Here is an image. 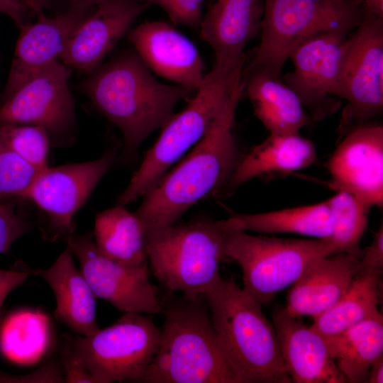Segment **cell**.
<instances>
[{
	"mask_svg": "<svg viewBox=\"0 0 383 383\" xmlns=\"http://www.w3.org/2000/svg\"><path fill=\"white\" fill-rule=\"evenodd\" d=\"M80 89L121 131L123 159H130L143 141L162 128L176 104L191 91L160 82L135 50L115 55L88 74Z\"/></svg>",
	"mask_w": 383,
	"mask_h": 383,
	"instance_id": "obj_1",
	"label": "cell"
},
{
	"mask_svg": "<svg viewBox=\"0 0 383 383\" xmlns=\"http://www.w3.org/2000/svg\"><path fill=\"white\" fill-rule=\"evenodd\" d=\"M242 95L226 104L192 152L143 195L135 213L146 230L175 223L192 206L225 187L239 160L233 126Z\"/></svg>",
	"mask_w": 383,
	"mask_h": 383,
	"instance_id": "obj_2",
	"label": "cell"
},
{
	"mask_svg": "<svg viewBox=\"0 0 383 383\" xmlns=\"http://www.w3.org/2000/svg\"><path fill=\"white\" fill-rule=\"evenodd\" d=\"M158 350L141 382L237 383L204 296H168Z\"/></svg>",
	"mask_w": 383,
	"mask_h": 383,
	"instance_id": "obj_3",
	"label": "cell"
},
{
	"mask_svg": "<svg viewBox=\"0 0 383 383\" xmlns=\"http://www.w3.org/2000/svg\"><path fill=\"white\" fill-rule=\"evenodd\" d=\"M204 296L237 383H292L261 305L232 277L221 278Z\"/></svg>",
	"mask_w": 383,
	"mask_h": 383,
	"instance_id": "obj_4",
	"label": "cell"
},
{
	"mask_svg": "<svg viewBox=\"0 0 383 383\" xmlns=\"http://www.w3.org/2000/svg\"><path fill=\"white\" fill-rule=\"evenodd\" d=\"M243 69L213 65L187 106L174 113L148 151L117 204L126 206L147 193L167 170L208 132L226 104L244 93Z\"/></svg>",
	"mask_w": 383,
	"mask_h": 383,
	"instance_id": "obj_5",
	"label": "cell"
},
{
	"mask_svg": "<svg viewBox=\"0 0 383 383\" xmlns=\"http://www.w3.org/2000/svg\"><path fill=\"white\" fill-rule=\"evenodd\" d=\"M223 221L202 218L187 224L146 230L148 260L156 279L173 294L204 296L222 278L219 267L230 262L224 252Z\"/></svg>",
	"mask_w": 383,
	"mask_h": 383,
	"instance_id": "obj_6",
	"label": "cell"
},
{
	"mask_svg": "<svg viewBox=\"0 0 383 383\" xmlns=\"http://www.w3.org/2000/svg\"><path fill=\"white\" fill-rule=\"evenodd\" d=\"M160 338L161 330L150 316L126 312L89 335L64 334L60 349L74 359L94 383L141 382Z\"/></svg>",
	"mask_w": 383,
	"mask_h": 383,
	"instance_id": "obj_7",
	"label": "cell"
},
{
	"mask_svg": "<svg viewBox=\"0 0 383 383\" xmlns=\"http://www.w3.org/2000/svg\"><path fill=\"white\" fill-rule=\"evenodd\" d=\"M223 223L224 252L240 265L243 289L261 306L292 286L316 260L333 255L325 240L253 235Z\"/></svg>",
	"mask_w": 383,
	"mask_h": 383,
	"instance_id": "obj_8",
	"label": "cell"
},
{
	"mask_svg": "<svg viewBox=\"0 0 383 383\" xmlns=\"http://www.w3.org/2000/svg\"><path fill=\"white\" fill-rule=\"evenodd\" d=\"M362 0H265L260 42L248 69L281 76L291 52L318 33L352 32L362 21Z\"/></svg>",
	"mask_w": 383,
	"mask_h": 383,
	"instance_id": "obj_9",
	"label": "cell"
},
{
	"mask_svg": "<svg viewBox=\"0 0 383 383\" xmlns=\"http://www.w3.org/2000/svg\"><path fill=\"white\" fill-rule=\"evenodd\" d=\"M335 96L348 101L340 122L341 134L367 124L383 110V18L364 11L348 36Z\"/></svg>",
	"mask_w": 383,
	"mask_h": 383,
	"instance_id": "obj_10",
	"label": "cell"
},
{
	"mask_svg": "<svg viewBox=\"0 0 383 383\" xmlns=\"http://www.w3.org/2000/svg\"><path fill=\"white\" fill-rule=\"evenodd\" d=\"M68 66L58 60L38 72L0 106V124L43 128L51 146H71L76 139L77 116L68 85Z\"/></svg>",
	"mask_w": 383,
	"mask_h": 383,
	"instance_id": "obj_11",
	"label": "cell"
},
{
	"mask_svg": "<svg viewBox=\"0 0 383 383\" xmlns=\"http://www.w3.org/2000/svg\"><path fill=\"white\" fill-rule=\"evenodd\" d=\"M109 150L99 157L39 172L20 199L35 204L45 215L42 237L48 242L67 240L74 233L73 218L116 158Z\"/></svg>",
	"mask_w": 383,
	"mask_h": 383,
	"instance_id": "obj_12",
	"label": "cell"
},
{
	"mask_svg": "<svg viewBox=\"0 0 383 383\" xmlns=\"http://www.w3.org/2000/svg\"><path fill=\"white\" fill-rule=\"evenodd\" d=\"M351 32L331 30L318 33L299 43L290 53L294 70L284 81L298 95L311 119L335 112L340 101L334 98Z\"/></svg>",
	"mask_w": 383,
	"mask_h": 383,
	"instance_id": "obj_13",
	"label": "cell"
},
{
	"mask_svg": "<svg viewBox=\"0 0 383 383\" xmlns=\"http://www.w3.org/2000/svg\"><path fill=\"white\" fill-rule=\"evenodd\" d=\"M66 242L96 298L125 313H161L162 302L150 282L148 263L129 266L106 257L97 249L91 233H73Z\"/></svg>",
	"mask_w": 383,
	"mask_h": 383,
	"instance_id": "obj_14",
	"label": "cell"
},
{
	"mask_svg": "<svg viewBox=\"0 0 383 383\" xmlns=\"http://www.w3.org/2000/svg\"><path fill=\"white\" fill-rule=\"evenodd\" d=\"M330 188L344 191L366 207L383 204V127L365 124L346 133L328 162Z\"/></svg>",
	"mask_w": 383,
	"mask_h": 383,
	"instance_id": "obj_15",
	"label": "cell"
},
{
	"mask_svg": "<svg viewBox=\"0 0 383 383\" xmlns=\"http://www.w3.org/2000/svg\"><path fill=\"white\" fill-rule=\"evenodd\" d=\"M128 39L155 74L190 91L202 84L206 74L197 48L170 23L145 22L130 30Z\"/></svg>",
	"mask_w": 383,
	"mask_h": 383,
	"instance_id": "obj_16",
	"label": "cell"
},
{
	"mask_svg": "<svg viewBox=\"0 0 383 383\" xmlns=\"http://www.w3.org/2000/svg\"><path fill=\"white\" fill-rule=\"evenodd\" d=\"M150 6L139 0H109L98 4L68 41L60 57L62 62L89 74Z\"/></svg>",
	"mask_w": 383,
	"mask_h": 383,
	"instance_id": "obj_17",
	"label": "cell"
},
{
	"mask_svg": "<svg viewBox=\"0 0 383 383\" xmlns=\"http://www.w3.org/2000/svg\"><path fill=\"white\" fill-rule=\"evenodd\" d=\"M96 6L36 18L21 30L2 101L27 80L60 58L68 41Z\"/></svg>",
	"mask_w": 383,
	"mask_h": 383,
	"instance_id": "obj_18",
	"label": "cell"
},
{
	"mask_svg": "<svg viewBox=\"0 0 383 383\" xmlns=\"http://www.w3.org/2000/svg\"><path fill=\"white\" fill-rule=\"evenodd\" d=\"M265 0H209L199 26L211 46L213 65L243 69L244 48L260 30Z\"/></svg>",
	"mask_w": 383,
	"mask_h": 383,
	"instance_id": "obj_19",
	"label": "cell"
},
{
	"mask_svg": "<svg viewBox=\"0 0 383 383\" xmlns=\"http://www.w3.org/2000/svg\"><path fill=\"white\" fill-rule=\"evenodd\" d=\"M284 368L294 383H344L324 338L277 306L272 314Z\"/></svg>",
	"mask_w": 383,
	"mask_h": 383,
	"instance_id": "obj_20",
	"label": "cell"
},
{
	"mask_svg": "<svg viewBox=\"0 0 383 383\" xmlns=\"http://www.w3.org/2000/svg\"><path fill=\"white\" fill-rule=\"evenodd\" d=\"M316 260L292 285L284 307L288 313L313 318L332 307L355 278L357 257L340 252Z\"/></svg>",
	"mask_w": 383,
	"mask_h": 383,
	"instance_id": "obj_21",
	"label": "cell"
},
{
	"mask_svg": "<svg viewBox=\"0 0 383 383\" xmlns=\"http://www.w3.org/2000/svg\"><path fill=\"white\" fill-rule=\"evenodd\" d=\"M32 272L43 279L53 292L57 320L81 335H89L99 329L96 318V297L84 274L75 266L73 253L67 245L51 266Z\"/></svg>",
	"mask_w": 383,
	"mask_h": 383,
	"instance_id": "obj_22",
	"label": "cell"
},
{
	"mask_svg": "<svg viewBox=\"0 0 383 383\" xmlns=\"http://www.w3.org/2000/svg\"><path fill=\"white\" fill-rule=\"evenodd\" d=\"M244 91L257 118L271 134L299 133L311 118L295 91L265 69L243 70Z\"/></svg>",
	"mask_w": 383,
	"mask_h": 383,
	"instance_id": "obj_23",
	"label": "cell"
},
{
	"mask_svg": "<svg viewBox=\"0 0 383 383\" xmlns=\"http://www.w3.org/2000/svg\"><path fill=\"white\" fill-rule=\"evenodd\" d=\"M316 160L314 144L299 133L270 134L239 158L226 186L231 192L265 174H289L311 165Z\"/></svg>",
	"mask_w": 383,
	"mask_h": 383,
	"instance_id": "obj_24",
	"label": "cell"
},
{
	"mask_svg": "<svg viewBox=\"0 0 383 383\" xmlns=\"http://www.w3.org/2000/svg\"><path fill=\"white\" fill-rule=\"evenodd\" d=\"M346 382L367 383L371 365L383 355L382 313L335 335L323 337Z\"/></svg>",
	"mask_w": 383,
	"mask_h": 383,
	"instance_id": "obj_25",
	"label": "cell"
},
{
	"mask_svg": "<svg viewBox=\"0 0 383 383\" xmlns=\"http://www.w3.org/2000/svg\"><path fill=\"white\" fill-rule=\"evenodd\" d=\"M230 228L262 233H296L328 239L333 227L331 211L326 201L294 208L260 213H233L223 220Z\"/></svg>",
	"mask_w": 383,
	"mask_h": 383,
	"instance_id": "obj_26",
	"label": "cell"
},
{
	"mask_svg": "<svg viewBox=\"0 0 383 383\" xmlns=\"http://www.w3.org/2000/svg\"><path fill=\"white\" fill-rule=\"evenodd\" d=\"M93 237L99 252L114 261L129 266L148 263L146 229L124 206L117 204L99 213Z\"/></svg>",
	"mask_w": 383,
	"mask_h": 383,
	"instance_id": "obj_27",
	"label": "cell"
},
{
	"mask_svg": "<svg viewBox=\"0 0 383 383\" xmlns=\"http://www.w3.org/2000/svg\"><path fill=\"white\" fill-rule=\"evenodd\" d=\"M382 292V274L355 277L341 298L329 309L313 318L311 328L328 337L381 313L378 309Z\"/></svg>",
	"mask_w": 383,
	"mask_h": 383,
	"instance_id": "obj_28",
	"label": "cell"
},
{
	"mask_svg": "<svg viewBox=\"0 0 383 383\" xmlns=\"http://www.w3.org/2000/svg\"><path fill=\"white\" fill-rule=\"evenodd\" d=\"M52 338L49 318L42 311L21 309L9 313L0 328V352L9 361L32 364L48 350Z\"/></svg>",
	"mask_w": 383,
	"mask_h": 383,
	"instance_id": "obj_29",
	"label": "cell"
},
{
	"mask_svg": "<svg viewBox=\"0 0 383 383\" xmlns=\"http://www.w3.org/2000/svg\"><path fill=\"white\" fill-rule=\"evenodd\" d=\"M333 219V232L325 240L333 254L346 252L361 259L363 250L360 243L367 227L370 210L360 201L344 191L326 200Z\"/></svg>",
	"mask_w": 383,
	"mask_h": 383,
	"instance_id": "obj_30",
	"label": "cell"
},
{
	"mask_svg": "<svg viewBox=\"0 0 383 383\" xmlns=\"http://www.w3.org/2000/svg\"><path fill=\"white\" fill-rule=\"evenodd\" d=\"M0 131L9 147L30 165L39 172L49 167L51 144L43 128L33 125L0 124Z\"/></svg>",
	"mask_w": 383,
	"mask_h": 383,
	"instance_id": "obj_31",
	"label": "cell"
},
{
	"mask_svg": "<svg viewBox=\"0 0 383 383\" xmlns=\"http://www.w3.org/2000/svg\"><path fill=\"white\" fill-rule=\"evenodd\" d=\"M38 172L9 147L0 131V200L20 199Z\"/></svg>",
	"mask_w": 383,
	"mask_h": 383,
	"instance_id": "obj_32",
	"label": "cell"
},
{
	"mask_svg": "<svg viewBox=\"0 0 383 383\" xmlns=\"http://www.w3.org/2000/svg\"><path fill=\"white\" fill-rule=\"evenodd\" d=\"M33 224L11 201L0 200V254L8 253L13 243L30 231Z\"/></svg>",
	"mask_w": 383,
	"mask_h": 383,
	"instance_id": "obj_33",
	"label": "cell"
},
{
	"mask_svg": "<svg viewBox=\"0 0 383 383\" xmlns=\"http://www.w3.org/2000/svg\"><path fill=\"white\" fill-rule=\"evenodd\" d=\"M160 7L171 22L198 29L203 17L204 0H147Z\"/></svg>",
	"mask_w": 383,
	"mask_h": 383,
	"instance_id": "obj_34",
	"label": "cell"
},
{
	"mask_svg": "<svg viewBox=\"0 0 383 383\" xmlns=\"http://www.w3.org/2000/svg\"><path fill=\"white\" fill-rule=\"evenodd\" d=\"M45 0H0V13L13 21L21 30L42 14L45 13Z\"/></svg>",
	"mask_w": 383,
	"mask_h": 383,
	"instance_id": "obj_35",
	"label": "cell"
},
{
	"mask_svg": "<svg viewBox=\"0 0 383 383\" xmlns=\"http://www.w3.org/2000/svg\"><path fill=\"white\" fill-rule=\"evenodd\" d=\"M383 272V226L381 223L369 246L363 250L355 277Z\"/></svg>",
	"mask_w": 383,
	"mask_h": 383,
	"instance_id": "obj_36",
	"label": "cell"
},
{
	"mask_svg": "<svg viewBox=\"0 0 383 383\" xmlns=\"http://www.w3.org/2000/svg\"><path fill=\"white\" fill-rule=\"evenodd\" d=\"M32 271L26 269H0V309L9 294L21 284Z\"/></svg>",
	"mask_w": 383,
	"mask_h": 383,
	"instance_id": "obj_37",
	"label": "cell"
},
{
	"mask_svg": "<svg viewBox=\"0 0 383 383\" xmlns=\"http://www.w3.org/2000/svg\"><path fill=\"white\" fill-rule=\"evenodd\" d=\"M47 11L54 12L55 14L72 9H86L96 6L98 4L109 0H45ZM148 2L147 0H139ZM149 4V3H148Z\"/></svg>",
	"mask_w": 383,
	"mask_h": 383,
	"instance_id": "obj_38",
	"label": "cell"
},
{
	"mask_svg": "<svg viewBox=\"0 0 383 383\" xmlns=\"http://www.w3.org/2000/svg\"><path fill=\"white\" fill-rule=\"evenodd\" d=\"M383 382V355L379 357L371 365L367 377V383Z\"/></svg>",
	"mask_w": 383,
	"mask_h": 383,
	"instance_id": "obj_39",
	"label": "cell"
},
{
	"mask_svg": "<svg viewBox=\"0 0 383 383\" xmlns=\"http://www.w3.org/2000/svg\"><path fill=\"white\" fill-rule=\"evenodd\" d=\"M365 11L383 18V0H362Z\"/></svg>",
	"mask_w": 383,
	"mask_h": 383,
	"instance_id": "obj_40",
	"label": "cell"
}]
</instances>
